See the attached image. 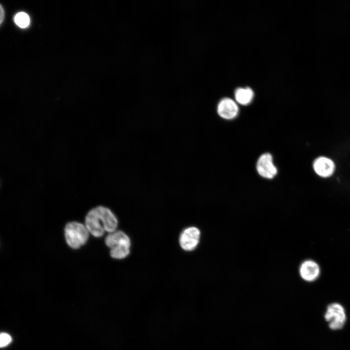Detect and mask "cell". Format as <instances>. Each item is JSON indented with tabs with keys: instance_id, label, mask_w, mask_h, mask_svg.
Listing matches in <instances>:
<instances>
[{
	"instance_id": "6da1fadb",
	"label": "cell",
	"mask_w": 350,
	"mask_h": 350,
	"mask_svg": "<svg viewBox=\"0 0 350 350\" xmlns=\"http://www.w3.org/2000/svg\"><path fill=\"white\" fill-rule=\"evenodd\" d=\"M89 233L86 226L77 222L68 223L64 228L66 243L73 249H78L85 245L88 240Z\"/></svg>"
},
{
	"instance_id": "7a4b0ae2",
	"label": "cell",
	"mask_w": 350,
	"mask_h": 350,
	"mask_svg": "<svg viewBox=\"0 0 350 350\" xmlns=\"http://www.w3.org/2000/svg\"><path fill=\"white\" fill-rule=\"evenodd\" d=\"M324 317L329 327L334 330L341 329L346 320L344 308L337 303H332L328 306Z\"/></svg>"
},
{
	"instance_id": "3957f363",
	"label": "cell",
	"mask_w": 350,
	"mask_h": 350,
	"mask_svg": "<svg viewBox=\"0 0 350 350\" xmlns=\"http://www.w3.org/2000/svg\"><path fill=\"white\" fill-rule=\"evenodd\" d=\"M200 237L199 229L195 227L184 229L179 235V243L181 248L186 251L194 250L198 245Z\"/></svg>"
},
{
	"instance_id": "277c9868",
	"label": "cell",
	"mask_w": 350,
	"mask_h": 350,
	"mask_svg": "<svg viewBox=\"0 0 350 350\" xmlns=\"http://www.w3.org/2000/svg\"><path fill=\"white\" fill-rule=\"evenodd\" d=\"M256 169L260 176L267 179H272L278 172L273 163L272 156L268 153L263 154L259 157Z\"/></svg>"
},
{
	"instance_id": "5b68a950",
	"label": "cell",
	"mask_w": 350,
	"mask_h": 350,
	"mask_svg": "<svg viewBox=\"0 0 350 350\" xmlns=\"http://www.w3.org/2000/svg\"><path fill=\"white\" fill-rule=\"evenodd\" d=\"M89 233L95 237H101L105 233L102 221L95 208L90 210L85 218V225Z\"/></svg>"
},
{
	"instance_id": "8992f818",
	"label": "cell",
	"mask_w": 350,
	"mask_h": 350,
	"mask_svg": "<svg viewBox=\"0 0 350 350\" xmlns=\"http://www.w3.org/2000/svg\"><path fill=\"white\" fill-rule=\"evenodd\" d=\"M238 112L237 104L230 98H224L218 104L217 113L224 119L232 120L237 116Z\"/></svg>"
},
{
	"instance_id": "52a82bcc",
	"label": "cell",
	"mask_w": 350,
	"mask_h": 350,
	"mask_svg": "<svg viewBox=\"0 0 350 350\" xmlns=\"http://www.w3.org/2000/svg\"><path fill=\"white\" fill-rule=\"evenodd\" d=\"M96 208L103 220L105 231L109 233L115 231L118 225L115 215L107 207L100 206Z\"/></svg>"
},
{
	"instance_id": "ba28073f",
	"label": "cell",
	"mask_w": 350,
	"mask_h": 350,
	"mask_svg": "<svg viewBox=\"0 0 350 350\" xmlns=\"http://www.w3.org/2000/svg\"><path fill=\"white\" fill-rule=\"evenodd\" d=\"M314 168L315 172L318 175L323 177H327L333 172L334 165L331 159L325 157H320L315 161Z\"/></svg>"
},
{
	"instance_id": "9c48e42d",
	"label": "cell",
	"mask_w": 350,
	"mask_h": 350,
	"mask_svg": "<svg viewBox=\"0 0 350 350\" xmlns=\"http://www.w3.org/2000/svg\"><path fill=\"white\" fill-rule=\"evenodd\" d=\"M319 274V267L314 261H305L300 266V274L306 280L311 281L315 280L318 277Z\"/></svg>"
},
{
	"instance_id": "30bf717a",
	"label": "cell",
	"mask_w": 350,
	"mask_h": 350,
	"mask_svg": "<svg viewBox=\"0 0 350 350\" xmlns=\"http://www.w3.org/2000/svg\"><path fill=\"white\" fill-rule=\"evenodd\" d=\"M105 241L106 245L110 248L121 244H131L130 238L126 233L121 230H116L109 233L106 236Z\"/></svg>"
},
{
	"instance_id": "8fae6325",
	"label": "cell",
	"mask_w": 350,
	"mask_h": 350,
	"mask_svg": "<svg viewBox=\"0 0 350 350\" xmlns=\"http://www.w3.org/2000/svg\"><path fill=\"white\" fill-rule=\"evenodd\" d=\"M254 92L250 88H238L235 91L236 102L242 105H247L252 101Z\"/></svg>"
},
{
	"instance_id": "7c38bea8",
	"label": "cell",
	"mask_w": 350,
	"mask_h": 350,
	"mask_svg": "<svg viewBox=\"0 0 350 350\" xmlns=\"http://www.w3.org/2000/svg\"><path fill=\"white\" fill-rule=\"evenodd\" d=\"M131 244H121L110 248V256L117 260H122L127 257L130 252Z\"/></svg>"
},
{
	"instance_id": "4fadbf2b",
	"label": "cell",
	"mask_w": 350,
	"mask_h": 350,
	"mask_svg": "<svg viewBox=\"0 0 350 350\" xmlns=\"http://www.w3.org/2000/svg\"><path fill=\"white\" fill-rule=\"evenodd\" d=\"M14 20L16 24L20 28L27 27L30 24V18L25 12H19L15 17Z\"/></svg>"
},
{
	"instance_id": "5bb4252c",
	"label": "cell",
	"mask_w": 350,
	"mask_h": 350,
	"mask_svg": "<svg viewBox=\"0 0 350 350\" xmlns=\"http://www.w3.org/2000/svg\"><path fill=\"white\" fill-rule=\"evenodd\" d=\"M12 340L11 336L7 333H1L0 335V346L5 347L9 344Z\"/></svg>"
},
{
	"instance_id": "9a60e30c",
	"label": "cell",
	"mask_w": 350,
	"mask_h": 350,
	"mask_svg": "<svg viewBox=\"0 0 350 350\" xmlns=\"http://www.w3.org/2000/svg\"><path fill=\"white\" fill-rule=\"evenodd\" d=\"M5 12L2 5H0V24L1 25L4 20Z\"/></svg>"
}]
</instances>
